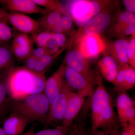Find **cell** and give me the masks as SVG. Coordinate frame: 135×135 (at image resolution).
<instances>
[{
	"mask_svg": "<svg viewBox=\"0 0 135 135\" xmlns=\"http://www.w3.org/2000/svg\"><path fill=\"white\" fill-rule=\"evenodd\" d=\"M97 87L94 91L90 107L91 134L97 130L106 133L119 130L120 123L113 109V101L105 89L99 70H96Z\"/></svg>",
	"mask_w": 135,
	"mask_h": 135,
	"instance_id": "6da1fadb",
	"label": "cell"
},
{
	"mask_svg": "<svg viewBox=\"0 0 135 135\" xmlns=\"http://www.w3.org/2000/svg\"><path fill=\"white\" fill-rule=\"evenodd\" d=\"M45 75L22 66L14 68L8 74L7 86L11 99L22 100L32 94L44 91Z\"/></svg>",
	"mask_w": 135,
	"mask_h": 135,
	"instance_id": "7a4b0ae2",
	"label": "cell"
},
{
	"mask_svg": "<svg viewBox=\"0 0 135 135\" xmlns=\"http://www.w3.org/2000/svg\"><path fill=\"white\" fill-rule=\"evenodd\" d=\"M50 106L48 99L43 92L30 95L22 100L14 101L11 109L12 111L21 114L32 122L38 121L47 124Z\"/></svg>",
	"mask_w": 135,
	"mask_h": 135,
	"instance_id": "3957f363",
	"label": "cell"
},
{
	"mask_svg": "<svg viewBox=\"0 0 135 135\" xmlns=\"http://www.w3.org/2000/svg\"><path fill=\"white\" fill-rule=\"evenodd\" d=\"M112 3V1L75 0L66 2L64 7L73 21L80 27L96 15L108 8Z\"/></svg>",
	"mask_w": 135,
	"mask_h": 135,
	"instance_id": "277c9868",
	"label": "cell"
},
{
	"mask_svg": "<svg viewBox=\"0 0 135 135\" xmlns=\"http://www.w3.org/2000/svg\"><path fill=\"white\" fill-rule=\"evenodd\" d=\"M118 2L96 15L71 36L68 41L69 46H75L81 38L89 35H99L110 25L113 20V11L117 8Z\"/></svg>",
	"mask_w": 135,
	"mask_h": 135,
	"instance_id": "5b68a950",
	"label": "cell"
},
{
	"mask_svg": "<svg viewBox=\"0 0 135 135\" xmlns=\"http://www.w3.org/2000/svg\"><path fill=\"white\" fill-rule=\"evenodd\" d=\"M64 59L66 65L84 77L94 88L97 86L96 71L91 67L89 59L84 57L75 46H70Z\"/></svg>",
	"mask_w": 135,
	"mask_h": 135,
	"instance_id": "8992f818",
	"label": "cell"
},
{
	"mask_svg": "<svg viewBox=\"0 0 135 135\" xmlns=\"http://www.w3.org/2000/svg\"><path fill=\"white\" fill-rule=\"evenodd\" d=\"M75 46L84 57L90 60L104 53L107 45L100 35L92 34L83 37Z\"/></svg>",
	"mask_w": 135,
	"mask_h": 135,
	"instance_id": "52a82bcc",
	"label": "cell"
},
{
	"mask_svg": "<svg viewBox=\"0 0 135 135\" xmlns=\"http://www.w3.org/2000/svg\"><path fill=\"white\" fill-rule=\"evenodd\" d=\"M64 76L68 84L74 90H77V92L84 93L87 95L88 98L87 102V107H90L94 89L87 80L82 75L73 70L65 64Z\"/></svg>",
	"mask_w": 135,
	"mask_h": 135,
	"instance_id": "ba28073f",
	"label": "cell"
},
{
	"mask_svg": "<svg viewBox=\"0 0 135 135\" xmlns=\"http://www.w3.org/2000/svg\"><path fill=\"white\" fill-rule=\"evenodd\" d=\"M74 90L65 79L62 88L57 99L50 106L47 115L48 124L62 120L68 98Z\"/></svg>",
	"mask_w": 135,
	"mask_h": 135,
	"instance_id": "9c48e42d",
	"label": "cell"
},
{
	"mask_svg": "<svg viewBox=\"0 0 135 135\" xmlns=\"http://www.w3.org/2000/svg\"><path fill=\"white\" fill-rule=\"evenodd\" d=\"M65 64L64 59L55 72L46 80L44 92L48 99L50 105L55 102L62 88L65 80L64 73Z\"/></svg>",
	"mask_w": 135,
	"mask_h": 135,
	"instance_id": "30bf717a",
	"label": "cell"
},
{
	"mask_svg": "<svg viewBox=\"0 0 135 135\" xmlns=\"http://www.w3.org/2000/svg\"><path fill=\"white\" fill-rule=\"evenodd\" d=\"M0 4L5 10L28 14H42L44 16L50 12L41 7L32 0H0Z\"/></svg>",
	"mask_w": 135,
	"mask_h": 135,
	"instance_id": "8fae6325",
	"label": "cell"
},
{
	"mask_svg": "<svg viewBox=\"0 0 135 135\" xmlns=\"http://www.w3.org/2000/svg\"><path fill=\"white\" fill-rule=\"evenodd\" d=\"M87 95L81 92L73 91L70 94L63 117V125L68 130L73 120L79 113L85 102Z\"/></svg>",
	"mask_w": 135,
	"mask_h": 135,
	"instance_id": "7c38bea8",
	"label": "cell"
},
{
	"mask_svg": "<svg viewBox=\"0 0 135 135\" xmlns=\"http://www.w3.org/2000/svg\"><path fill=\"white\" fill-rule=\"evenodd\" d=\"M116 107L121 126L135 123V102L125 92H120L116 100Z\"/></svg>",
	"mask_w": 135,
	"mask_h": 135,
	"instance_id": "4fadbf2b",
	"label": "cell"
},
{
	"mask_svg": "<svg viewBox=\"0 0 135 135\" xmlns=\"http://www.w3.org/2000/svg\"><path fill=\"white\" fill-rule=\"evenodd\" d=\"M7 20L22 33L33 35L41 32L36 20L23 13L11 12L9 13Z\"/></svg>",
	"mask_w": 135,
	"mask_h": 135,
	"instance_id": "5bb4252c",
	"label": "cell"
},
{
	"mask_svg": "<svg viewBox=\"0 0 135 135\" xmlns=\"http://www.w3.org/2000/svg\"><path fill=\"white\" fill-rule=\"evenodd\" d=\"M113 84L114 90L119 92H125L134 87L135 68L128 64L118 65V74Z\"/></svg>",
	"mask_w": 135,
	"mask_h": 135,
	"instance_id": "9a60e30c",
	"label": "cell"
},
{
	"mask_svg": "<svg viewBox=\"0 0 135 135\" xmlns=\"http://www.w3.org/2000/svg\"><path fill=\"white\" fill-rule=\"evenodd\" d=\"M13 55L18 59L23 60L31 55L34 50L33 42L26 34H17L11 46Z\"/></svg>",
	"mask_w": 135,
	"mask_h": 135,
	"instance_id": "2e32d148",
	"label": "cell"
},
{
	"mask_svg": "<svg viewBox=\"0 0 135 135\" xmlns=\"http://www.w3.org/2000/svg\"><path fill=\"white\" fill-rule=\"evenodd\" d=\"M129 39L119 38L107 46L103 53L110 56L118 65L128 64L127 47Z\"/></svg>",
	"mask_w": 135,
	"mask_h": 135,
	"instance_id": "e0dca14e",
	"label": "cell"
},
{
	"mask_svg": "<svg viewBox=\"0 0 135 135\" xmlns=\"http://www.w3.org/2000/svg\"><path fill=\"white\" fill-rule=\"evenodd\" d=\"M32 121L25 116L12 111L3 123V129L8 135H20Z\"/></svg>",
	"mask_w": 135,
	"mask_h": 135,
	"instance_id": "ac0fdd59",
	"label": "cell"
},
{
	"mask_svg": "<svg viewBox=\"0 0 135 135\" xmlns=\"http://www.w3.org/2000/svg\"><path fill=\"white\" fill-rule=\"evenodd\" d=\"M15 59L11 46L7 43L0 44V79L6 78L15 68Z\"/></svg>",
	"mask_w": 135,
	"mask_h": 135,
	"instance_id": "d6986e66",
	"label": "cell"
},
{
	"mask_svg": "<svg viewBox=\"0 0 135 135\" xmlns=\"http://www.w3.org/2000/svg\"><path fill=\"white\" fill-rule=\"evenodd\" d=\"M69 46L68 42L65 46L61 48L57 53L55 54H48L39 59L38 64L35 68L34 72L44 75L45 73L52 65L54 60L64 51L67 49Z\"/></svg>",
	"mask_w": 135,
	"mask_h": 135,
	"instance_id": "ffe728a7",
	"label": "cell"
},
{
	"mask_svg": "<svg viewBox=\"0 0 135 135\" xmlns=\"http://www.w3.org/2000/svg\"><path fill=\"white\" fill-rule=\"evenodd\" d=\"M62 16L58 12L50 11L36 21L41 31L51 32L53 27L60 22Z\"/></svg>",
	"mask_w": 135,
	"mask_h": 135,
	"instance_id": "44dd1931",
	"label": "cell"
},
{
	"mask_svg": "<svg viewBox=\"0 0 135 135\" xmlns=\"http://www.w3.org/2000/svg\"><path fill=\"white\" fill-rule=\"evenodd\" d=\"M109 34L113 37L122 38L135 32V24L127 25L115 23L111 26Z\"/></svg>",
	"mask_w": 135,
	"mask_h": 135,
	"instance_id": "7402d4cb",
	"label": "cell"
},
{
	"mask_svg": "<svg viewBox=\"0 0 135 135\" xmlns=\"http://www.w3.org/2000/svg\"><path fill=\"white\" fill-rule=\"evenodd\" d=\"M39 6L44 7L50 12H57L62 15L70 16L64 6L58 1L55 0H32Z\"/></svg>",
	"mask_w": 135,
	"mask_h": 135,
	"instance_id": "603a6c76",
	"label": "cell"
},
{
	"mask_svg": "<svg viewBox=\"0 0 135 135\" xmlns=\"http://www.w3.org/2000/svg\"><path fill=\"white\" fill-rule=\"evenodd\" d=\"M6 78L0 79V115L7 110L11 104Z\"/></svg>",
	"mask_w": 135,
	"mask_h": 135,
	"instance_id": "cb8c5ba5",
	"label": "cell"
},
{
	"mask_svg": "<svg viewBox=\"0 0 135 135\" xmlns=\"http://www.w3.org/2000/svg\"><path fill=\"white\" fill-rule=\"evenodd\" d=\"M31 40L38 47H46L47 43L52 39L51 32L41 31L32 35Z\"/></svg>",
	"mask_w": 135,
	"mask_h": 135,
	"instance_id": "d4e9b609",
	"label": "cell"
},
{
	"mask_svg": "<svg viewBox=\"0 0 135 135\" xmlns=\"http://www.w3.org/2000/svg\"><path fill=\"white\" fill-rule=\"evenodd\" d=\"M116 23L133 25L135 24V14L129 11H118L114 16Z\"/></svg>",
	"mask_w": 135,
	"mask_h": 135,
	"instance_id": "484cf974",
	"label": "cell"
},
{
	"mask_svg": "<svg viewBox=\"0 0 135 135\" xmlns=\"http://www.w3.org/2000/svg\"><path fill=\"white\" fill-rule=\"evenodd\" d=\"M14 34L6 21L0 22V44L7 43L14 37Z\"/></svg>",
	"mask_w": 135,
	"mask_h": 135,
	"instance_id": "4316f807",
	"label": "cell"
},
{
	"mask_svg": "<svg viewBox=\"0 0 135 135\" xmlns=\"http://www.w3.org/2000/svg\"><path fill=\"white\" fill-rule=\"evenodd\" d=\"M63 29V33L72 36L75 33L73 28V20L70 16L62 15L60 20Z\"/></svg>",
	"mask_w": 135,
	"mask_h": 135,
	"instance_id": "83f0119b",
	"label": "cell"
},
{
	"mask_svg": "<svg viewBox=\"0 0 135 135\" xmlns=\"http://www.w3.org/2000/svg\"><path fill=\"white\" fill-rule=\"evenodd\" d=\"M128 64L131 67L135 68V32L132 34L129 39L127 47Z\"/></svg>",
	"mask_w": 135,
	"mask_h": 135,
	"instance_id": "f1b7e54d",
	"label": "cell"
},
{
	"mask_svg": "<svg viewBox=\"0 0 135 135\" xmlns=\"http://www.w3.org/2000/svg\"><path fill=\"white\" fill-rule=\"evenodd\" d=\"M98 68H109L113 69L118 68V64L113 59L107 54H104L103 56L98 61Z\"/></svg>",
	"mask_w": 135,
	"mask_h": 135,
	"instance_id": "f546056e",
	"label": "cell"
},
{
	"mask_svg": "<svg viewBox=\"0 0 135 135\" xmlns=\"http://www.w3.org/2000/svg\"><path fill=\"white\" fill-rule=\"evenodd\" d=\"M67 131L64 127L62 126H57L54 129L40 131L34 133L33 135H66Z\"/></svg>",
	"mask_w": 135,
	"mask_h": 135,
	"instance_id": "4dcf8cb0",
	"label": "cell"
},
{
	"mask_svg": "<svg viewBox=\"0 0 135 135\" xmlns=\"http://www.w3.org/2000/svg\"><path fill=\"white\" fill-rule=\"evenodd\" d=\"M81 116L80 121L78 126L70 132L68 135H88L86 128H85V116L87 112L83 111Z\"/></svg>",
	"mask_w": 135,
	"mask_h": 135,
	"instance_id": "1f68e13d",
	"label": "cell"
},
{
	"mask_svg": "<svg viewBox=\"0 0 135 135\" xmlns=\"http://www.w3.org/2000/svg\"><path fill=\"white\" fill-rule=\"evenodd\" d=\"M38 59L31 55L23 60V66L30 71L34 72L38 64Z\"/></svg>",
	"mask_w": 135,
	"mask_h": 135,
	"instance_id": "d6a6232c",
	"label": "cell"
},
{
	"mask_svg": "<svg viewBox=\"0 0 135 135\" xmlns=\"http://www.w3.org/2000/svg\"><path fill=\"white\" fill-rule=\"evenodd\" d=\"M52 33V39L55 41L57 45L59 47L62 48L65 46L68 41H67L65 35L62 33Z\"/></svg>",
	"mask_w": 135,
	"mask_h": 135,
	"instance_id": "836d02e7",
	"label": "cell"
},
{
	"mask_svg": "<svg viewBox=\"0 0 135 135\" xmlns=\"http://www.w3.org/2000/svg\"><path fill=\"white\" fill-rule=\"evenodd\" d=\"M121 127L120 135H135V123H128Z\"/></svg>",
	"mask_w": 135,
	"mask_h": 135,
	"instance_id": "e575fe53",
	"label": "cell"
},
{
	"mask_svg": "<svg viewBox=\"0 0 135 135\" xmlns=\"http://www.w3.org/2000/svg\"><path fill=\"white\" fill-rule=\"evenodd\" d=\"M48 54H50L46 48L38 47L34 49L31 55L40 59V58Z\"/></svg>",
	"mask_w": 135,
	"mask_h": 135,
	"instance_id": "d590c367",
	"label": "cell"
},
{
	"mask_svg": "<svg viewBox=\"0 0 135 135\" xmlns=\"http://www.w3.org/2000/svg\"><path fill=\"white\" fill-rule=\"evenodd\" d=\"M127 11L135 13V0H123L122 1Z\"/></svg>",
	"mask_w": 135,
	"mask_h": 135,
	"instance_id": "8d00e7d4",
	"label": "cell"
},
{
	"mask_svg": "<svg viewBox=\"0 0 135 135\" xmlns=\"http://www.w3.org/2000/svg\"><path fill=\"white\" fill-rule=\"evenodd\" d=\"M121 132L119 131L106 133L101 130H98L91 135H120Z\"/></svg>",
	"mask_w": 135,
	"mask_h": 135,
	"instance_id": "74e56055",
	"label": "cell"
},
{
	"mask_svg": "<svg viewBox=\"0 0 135 135\" xmlns=\"http://www.w3.org/2000/svg\"><path fill=\"white\" fill-rule=\"evenodd\" d=\"M9 13L3 8H0V22L7 20Z\"/></svg>",
	"mask_w": 135,
	"mask_h": 135,
	"instance_id": "f35d334b",
	"label": "cell"
},
{
	"mask_svg": "<svg viewBox=\"0 0 135 135\" xmlns=\"http://www.w3.org/2000/svg\"><path fill=\"white\" fill-rule=\"evenodd\" d=\"M34 133V128H33L31 129L30 130L25 133L20 135H33Z\"/></svg>",
	"mask_w": 135,
	"mask_h": 135,
	"instance_id": "ab89813d",
	"label": "cell"
},
{
	"mask_svg": "<svg viewBox=\"0 0 135 135\" xmlns=\"http://www.w3.org/2000/svg\"><path fill=\"white\" fill-rule=\"evenodd\" d=\"M0 135H8L5 133L3 129L0 127Z\"/></svg>",
	"mask_w": 135,
	"mask_h": 135,
	"instance_id": "60d3db41",
	"label": "cell"
}]
</instances>
